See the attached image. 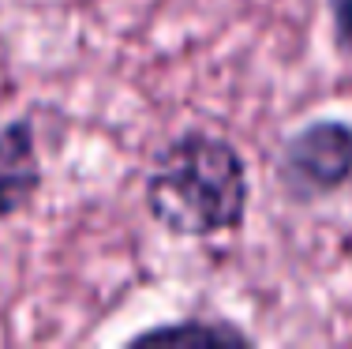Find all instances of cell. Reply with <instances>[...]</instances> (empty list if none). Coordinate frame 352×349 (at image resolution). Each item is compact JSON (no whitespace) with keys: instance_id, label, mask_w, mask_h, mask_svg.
I'll return each mask as SVG.
<instances>
[{"instance_id":"obj_1","label":"cell","mask_w":352,"mask_h":349,"mask_svg":"<svg viewBox=\"0 0 352 349\" xmlns=\"http://www.w3.org/2000/svg\"><path fill=\"white\" fill-rule=\"evenodd\" d=\"M146 211L173 237H217L244 226L248 165L210 131L176 136L146 177Z\"/></svg>"},{"instance_id":"obj_5","label":"cell","mask_w":352,"mask_h":349,"mask_svg":"<svg viewBox=\"0 0 352 349\" xmlns=\"http://www.w3.org/2000/svg\"><path fill=\"white\" fill-rule=\"evenodd\" d=\"M330 15H333L338 41L352 53V0H330Z\"/></svg>"},{"instance_id":"obj_4","label":"cell","mask_w":352,"mask_h":349,"mask_svg":"<svg viewBox=\"0 0 352 349\" xmlns=\"http://www.w3.org/2000/svg\"><path fill=\"white\" fill-rule=\"evenodd\" d=\"M180 342H225V346H251L244 330H236L232 323H169V327H154L131 338V346H180Z\"/></svg>"},{"instance_id":"obj_3","label":"cell","mask_w":352,"mask_h":349,"mask_svg":"<svg viewBox=\"0 0 352 349\" xmlns=\"http://www.w3.org/2000/svg\"><path fill=\"white\" fill-rule=\"evenodd\" d=\"M41 188V162L34 147V128L27 116L0 128V222L30 207Z\"/></svg>"},{"instance_id":"obj_2","label":"cell","mask_w":352,"mask_h":349,"mask_svg":"<svg viewBox=\"0 0 352 349\" xmlns=\"http://www.w3.org/2000/svg\"><path fill=\"white\" fill-rule=\"evenodd\" d=\"M278 177L285 192L300 203L322 199L352 180V124L322 116L289 136Z\"/></svg>"}]
</instances>
